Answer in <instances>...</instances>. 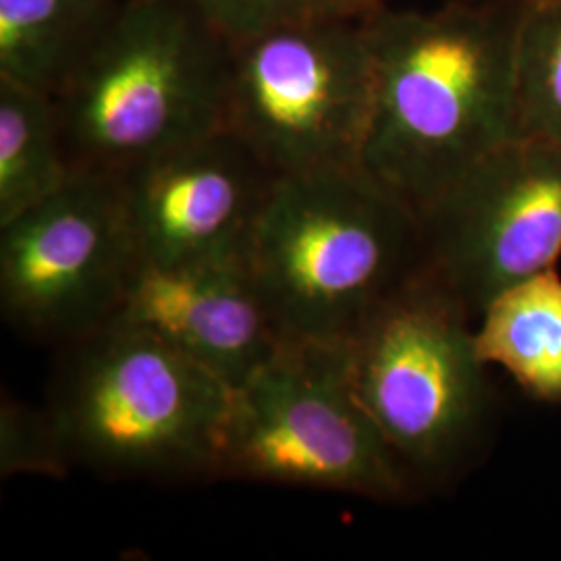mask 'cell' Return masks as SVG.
Masks as SVG:
<instances>
[{"instance_id": "4", "label": "cell", "mask_w": 561, "mask_h": 561, "mask_svg": "<svg viewBox=\"0 0 561 561\" xmlns=\"http://www.w3.org/2000/svg\"><path fill=\"white\" fill-rule=\"evenodd\" d=\"M233 387L127 322L62 347L48 414L69 460L106 477H213Z\"/></svg>"}, {"instance_id": "15", "label": "cell", "mask_w": 561, "mask_h": 561, "mask_svg": "<svg viewBox=\"0 0 561 561\" xmlns=\"http://www.w3.org/2000/svg\"><path fill=\"white\" fill-rule=\"evenodd\" d=\"M516 94L518 134L561 144V0L524 7Z\"/></svg>"}, {"instance_id": "3", "label": "cell", "mask_w": 561, "mask_h": 561, "mask_svg": "<svg viewBox=\"0 0 561 561\" xmlns=\"http://www.w3.org/2000/svg\"><path fill=\"white\" fill-rule=\"evenodd\" d=\"M231 55L192 0H121L53 96L73 169L117 175L225 129Z\"/></svg>"}, {"instance_id": "16", "label": "cell", "mask_w": 561, "mask_h": 561, "mask_svg": "<svg viewBox=\"0 0 561 561\" xmlns=\"http://www.w3.org/2000/svg\"><path fill=\"white\" fill-rule=\"evenodd\" d=\"M73 463L48 410L9 400L0 408V474L62 479Z\"/></svg>"}, {"instance_id": "9", "label": "cell", "mask_w": 561, "mask_h": 561, "mask_svg": "<svg viewBox=\"0 0 561 561\" xmlns=\"http://www.w3.org/2000/svg\"><path fill=\"white\" fill-rule=\"evenodd\" d=\"M426 264L479 319L561 259V144L514 136L421 215Z\"/></svg>"}, {"instance_id": "13", "label": "cell", "mask_w": 561, "mask_h": 561, "mask_svg": "<svg viewBox=\"0 0 561 561\" xmlns=\"http://www.w3.org/2000/svg\"><path fill=\"white\" fill-rule=\"evenodd\" d=\"M121 0H0V78L55 96Z\"/></svg>"}, {"instance_id": "19", "label": "cell", "mask_w": 561, "mask_h": 561, "mask_svg": "<svg viewBox=\"0 0 561 561\" xmlns=\"http://www.w3.org/2000/svg\"><path fill=\"white\" fill-rule=\"evenodd\" d=\"M491 2H514V4H535L541 0H491Z\"/></svg>"}, {"instance_id": "10", "label": "cell", "mask_w": 561, "mask_h": 561, "mask_svg": "<svg viewBox=\"0 0 561 561\" xmlns=\"http://www.w3.org/2000/svg\"><path fill=\"white\" fill-rule=\"evenodd\" d=\"M115 180L138 259L175 264L245 254L279 178L236 134L219 129Z\"/></svg>"}, {"instance_id": "11", "label": "cell", "mask_w": 561, "mask_h": 561, "mask_svg": "<svg viewBox=\"0 0 561 561\" xmlns=\"http://www.w3.org/2000/svg\"><path fill=\"white\" fill-rule=\"evenodd\" d=\"M111 321L148 331L233 389L283 343L245 254L175 264L138 259Z\"/></svg>"}, {"instance_id": "14", "label": "cell", "mask_w": 561, "mask_h": 561, "mask_svg": "<svg viewBox=\"0 0 561 561\" xmlns=\"http://www.w3.org/2000/svg\"><path fill=\"white\" fill-rule=\"evenodd\" d=\"M76 173L55 99L0 78V227L57 194Z\"/></svg>"}, {"instance_id": "1", "label": "cell", "mask_w": 561, "mask_h": 561, "mask_svg": "<svg viewBox=\"0 0 561 561\" xmlns=\"http://www.w3.org/2000/svg\"><path fill=\"white\" fill-rule=\"evenodd\" d=\"M526 4L456 0L364 18L375 104L362 164L422 215L518 136L516 53Z\"/></svg>"}, {"instance_id": "6", "label": "cell", "mask_w": 561, "mask_h": 561, "mask_svg": "<svg viewBox=\"0 0 561 561\" xmlns=\"http://www.w3.org/2000/svg\"><path fill=\"white\" fill-rule=\"evenodd\" d=\"M213 477L381 503L414 491L360 403L347 343L283 341L236 387Z\"/></svg>"}, {"instance_id": "12", "label": "cell", "mask_w": 561, "mask_h": 561, "mask_svg": "<svg viewBox=\"0 0 561 561\" xmlns=\"http://www.w3.org/2000/svg\"><path fill=\"white\" fill-rule=\"evenodd\" d=\"M484 364L535 400L561 403V275L556 268L502 291L474 324Z\"/></svg>"}, {"instance_id": "7", "label": "cell", "mask_w": 561, "mask_h": 561, "mask_svg": "<svg viewBox=\"0 0 561 561\" xmlns=\"http://www.w3.org/2000/svg\"><path fill=\"white\" fill-rule=\"evenodd\" d=\"M231 46L225 129L277 178L362 164L375 104L364 20L296 21Z\"/></svg>"}, {"instance_id": "5", "label": "cell", "mask_w": 561, "mask_h": 561, "mask_svg": "<svg viewBox=\"0 0 561 561\" xmlns=\"http://www.w3.org/2000/svg\"><path fill=\"white\" fill-rule=\"evenodd\" d=\"M356 393L416 486L456 477L491 414L474 317L426 264L347 341Z\"/></svg>"}, {"instance_id": "17", "label": "cell", "mask_w": 561, "mask_h": 561, "mask_svg": "<svg viewBox=\"0 0 561 561\" xmlns=\"http://www.w3.org/2000/svg\"><path fill=\"white\" fill-rule=\"evenodd\" d=\"M192 4L231 44L296 21L337 18L327 0H192Z\"/></svg>"}, {"instance_id": "8", "label": "cell", "mask_w": 561, "mask_h": 561, "mask_svg": "<svg viewBox=\"0 0 561 561\" xmlns=\"http://www.w3.org/2000/svg\"><path fill=\"white\" fill-rule=\"evenodd\" d=\"M136 261L115 175L78 171L0 227L2 319L65 347L115 317Z\"/></svg>"}, {"instance_id": "2", "label": "cell", "mask_w": 561, "mask_h": 561, "mask_svg": "<svg viewBox=\"0 0 561 561\" xmlns=\"http://www.w3.org/2000/svg\"><path fill=\"white\" fill-rule=\"evenodd\" d=\"M245 261L280 340L347 343L426 245L419 210L356 164L275 181Z\"/></svg>"}, {"instance_id": "18", "label": "cell", "mask_w": 561, "mask_h": 561, "mask_svg": "<svg viewBox=\"0 0 561 561\" xmlns=\"http://www.w3.org/2000/svg\"><path fill=\"white\" fill-rule=\"evenodd\" d=\"M331 11L345 20H364L385 7V0H327Z\"/></svg>"}]
</instances>
